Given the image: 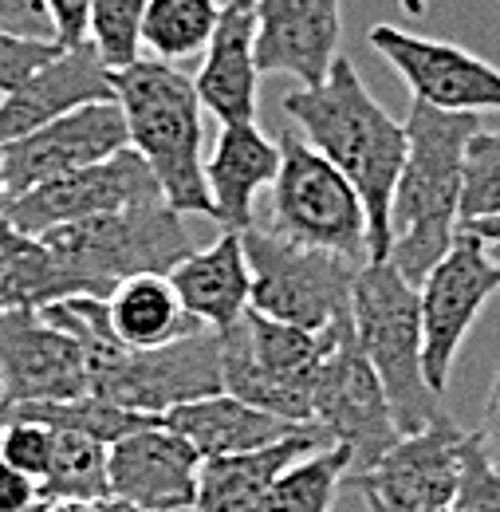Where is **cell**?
<instances>
[{
    "instance_id": "obj_1",
    "label": "cell",
    "mask_w": 500,
    "mask_h": 512,
    "mask_svg": "<svg viewBox=\"0 0 500 512\" xmlns=\"http://www.w3.org/2000/svg\"><path fill=\"white\" fill-rule=\"evenodd\" d=\"M284 115L304 130L323 158H331L367 205L371 260L390 253V201L406 162V123L390 119L359 67L339 56L323 83L296 87L284 95Z\"/></svg>"
},
{
    "instance_id": "obj_2",
    "label": "cell",
    "mask_w": 500,
    "mask_h": 512,
    "mask_svg": "<svg viewBox=\"0 0 500 512\" xmlns=\"http://www.w3.org/2000/svg\"><path fill=\"white\" fill-rule=\"evenodd\" d=\"M481 127H485L481 115L438 111L418 99L410 103L406 115L410 146L390 201V253H386V260L410 284H422L461 233L465 150Z\"/></svg>"
},
{
    "instance_id": "obj_3",
    "label": "cell",
    "mask_w": 500,
    "mask_h": 512,
    "mask_svg": "<svg viewBox=\"0 0 500 512\" xmlns=\"http://www.w3.org/2000/svg\"><path fill=\"white\" fill-rule=\"evenodd\" d=\"M111 87L123 107L130 150L150 166L170 209L182 217H213V197L205 186V107L193 79L182 67L142 56L111 71Z\"/></svg>"
},
{
    "instance_id": "obj_4",
    "label": "cell",
    "mask_w": 500,
    "mask_h": 512,
    "mask_svg": "<svg viewBox=\"0 0 500 512\" xmlns=\"http://www.w3.org/2000/svg\"><path fill=\"white\" fill-rule=\"evenodd\" d=\"M60 264L63 296H99L142 272L170 276L178 260H186L197 245L182 225V213L170 209L166 197L126 205L119 213H99L87 221L56 225L40 233Z\"/></svg>"
},
{
    "instance_id": "obj_5",
    "label": "cell",
    "mask_w": 500,
    "mask_h": 512,
    "mask_svg": "<svg viewBox=\"0 0 500 512\" xmlns=\"http://www.w3.org/2000/svg\"><path fill=\"white\" fill-rule=\"evenodd\" d=\"M351 323L363 355L390 398L402 434H418L438 422L441 394L422 367V300L390 260H367L351 288Z\"/></svg>"
},
{
    "instance_id": "obj_6",
    "label": "cell",
    "mask_w": 500,
    "mask_h": 512,
    "mask_svg": "<svg viewBox=\"0 0 500 512\" xmlns=\"http://www.w3.org/2000/svg\"><path fill=\"white\" fill-rule=\"evenodd\" d=\"M351 316L327 327L272 320L260 312H245L237 323L221 327V390L241 402L260 406L288 422H315L312 390L319 367L339 347Z\"/></svg>"
},
{
    "instance_id": "obj_7",
    "label": "cell",
    "mask_w": 500,
    "mask_h": 512,
    "mask_svg": "<svg viewBox=\"0 0 500 512\" xmlns=\"http://www.w3.org/2000/svg\"><path fill=\"white\" fill-rule=\"evenodd\" d=\"M276 142H280V174L268 197V213H272L268 229L296 245L367 264L371 237H367V205L359 190L308 138L280 130Z\"/></svg>"
},
{
    "instance_id": "obj_8",
    "label": "cell",
    "mask_w": 500,
    "mask_h": 512,
    "mask_svg": "<svg viewBox=\"0 0 500 512\" xmlns=\"http://www.w3.org/2000/svg\"><path fill=\"white\" fill-rule=\"evenodd\" d=\"M221 390V335L217 327H193L162 347H126L111 339L87 351V394L115 406L162 418L174 406Z\"/></svg>"
},
{
    "instance_id": "obj_9",
    "label": "cell",
    "mask_w": 500,
    "mask_h": 512,
    "mask_svg": "<svg viewBox=\"0 0 500 512\" xmlns=\"http://www.w3.org/2000/svg\"><path fill=\"white\" fill-rule=\"evenodd\" d=\"M241 237L252 268V312L300 327H327L351 316V288L363 264L296 245L256 221Z\"/></svg>"
},
{
    "instance_id": "obj_10",
    "label": "cell",
    "mask_w": 500,
    "mask_h": 512,
    "mask_svg": "<svg viewBox=\"0 0 500 512\" xmlns=\"http://www.w3.org/2000/svg\"><path fill=\"white\" fill-rule=\"evenodd\" d=\"M500 292V264L489 241H481L473 229L461 225L453 249L430 268V276L418 284L422 300V367L430 386L445 394L453 359L473 331L485 304Z\"/></svg>"
},
{
    "instance_id": "obj_11",
    "label": "cell",
    "mask_w": 500,
    "mask_h": 512,
    "mask_svg": "<svg viewBox=\"0 0 500 512\" xmlns=\"http://www.w3.org/2000/svg\"><path fill=\"white\" fill-rule=\"evenodd\" d=\"M312 418L351 449V473L371 469L402 438L390 398L378 383L371 359L355 339V323L343 331L331 359L319 367L312 390Z\"/></svg>"
},
{
    "instance_id": "obj_12",
    "label": "cell",
    "mask_w": 500,
    "mask_h": 512,
    "mask_svg": "<svg viewBox=\"0 0 500 512\" xmlns=\"http://www.w3.org/2000/svg\"><path fill=\"white\" fill-rule=\"evenodd\" d=\"M126 146H130V134H126L123 107L115 99L75 107L0 150V174H4L8 201L52 178L107 162Z\"/></svg>"
},
{
    "instance_id": "obj_13",
    "label": "cell",
    "mask_w": 500,
    "mask_h": 512,
    "mask_svg": "<svg viewBox=\"0 0 500 512\" xmlns=\"http://www.w3.org/2000/svg\"><path fill=\"white\" fill-rule=\"evenodd\" d=\"M465 438L469 434L449 414H441L426 430L402 434L371 469L347 473L343 485L355 493H371L398 512L453 509L457 485H461Z\"/></svg>"
},
{
    "instance_id": "obj_14",
    "label": "cell",
    "mask_w": 500,
    "mask_h": 512,
    "mask_svg": "<svg viewBox=\"0 0 500 512\" xmlns=\"http://www.w3.org/2000/svg\"><path fill=\"white\" fill-rule=\"evenodd\" d=\"M367 40L402 75V83L418 103H430L438 111H469V115L500 111V67L485 64L481 56L445 40L402 32L398 24H375Z\"/></svg>"
},
{
    "instance_id": "obj_15",
    "label": "cell",
    "mask_w": 500,
    "mask_h": 512,
    "mask_svg": "<svg viewBox=\"0 0 500 512\" xmlns=\"http://www.w3.org/2000/svg\"><path fill=\"white\" fill-rule=\"evenodd\" d=\"M162 197L150 166L126 146L115 158L107 162H95V166H83L75 174H63L52 178L36 190L20 193L4 205V217L24 229V233H48L56 225H71V221H87V217H99V213H119L126 205H138V201H154Z\"/></svg>"
},
{
    "instance_id": "obj_16",
    "label": "cell",
    "mask_w": 500,
    "mask_h": 512,
    "mask_svg": "<svg viewBox=\"0 0 500 512\" xmlns=\"http://www.w3.org/2000/svg\"><path fill=\"white\" fill-rule=\"evenodd\" d=\"M0 390L4 406L87 394V355L79 339L44 320L40 308H0Z\"/></svg>"
},
{
    "instance_id": "obj_17",
    "label": "cell",
    "mask_w": 500,
    "mask_h": 512,
    "mask_svg": "<svg viewBox=\"0 0 500 512\" xmlns=\"http://www.w3.org/2000/svg\"><path fill=\"white\" fill-rule=\"evenodd\" d=\"M256 67L260 75H292L315 87L343 56L339 0H256Z\"/></svg>"
},
{
    "instance_id": "obj_18",
    "label": "cell",
    "mask_w": 500,
    "mask_h": 512,
    "mask_svg": "<svg viewBox=\"0 0 500 512\" xmlns=\"http://www.w3.org/2000/svg\"><path fill=\"white\" fill-rule=\"evenodd\" d=\"M111 497L150 512L193 509L201 453L162 418L111 446Z\"/></svg>"
},
{
    "instance_id": "obj_19",
    "label": "cell",
    "mask_w": 500,
    "mask_h": 512,
    "mask_svg": "<svg viewBox=\"0 0 500 512\" xmlns=\"http://www.w3.org/2000/svg\"><path fill=\"white\" fill-rule=\"evenodd\" d=\"M103 99H115V87L111 67L103 64L95 44L87 40L75 48H60L48 64L0 95V150L75 107Z\"/></svg>"
},
{
    "instance_id": "obj_20",
    "label": "cell",
    "mask_w": 500,
    "mask_h": 512,
    "mask_svg": "<svg viewBox=\"0 0 500 512\" xmlns=\"http://www.w3.org/2000/svg\"><path fill=\"white\" fill-rule=\"evenodd\" d=\"M201 107L229 123H256V91H260V67H256V12L245 0H225L217 32L201 56V71L193 75Z\"/></svg>"
},
{
    "instance_id": "obj_21",
    "label": "cell",
    "mask_w": 500,
    "mask_h": 512,
    "mask_svg": "<svg viewBox=\"0 0 500 512\" xmlns=\"http://www.w3.org/2000/svg\"><path fill=\"white\" fill-rule=\"evenodd\" d=\"M335 438L319 426L304 422L296 434L280 438L276 446L252 449V453H233V457H213L201 461L197 473V497L189 512H256L268 485L300 457H308L315 449L331 446Z\"/></svg>"
},
{
    "instance_id": "obj_22",
    "label": "cell",
    "mask_w": 500,
    "mask_h": 512,
    "mask_svg": "<svg viewBox=\"0 0 500 512\" xmlns=\"http://www.w3.org/2000/svg\"><path fill=\"white\" fill-rule=\"evenodd\" d=\"M280 174V142L256 123L221 127L213 154L205 158V186L213 197V221L221 229H249L256 193Z\"/></svg>"
},
{
    "instance_id": "obj_23",
    "label": "cell",
    "mask_w": 500,
    "mask_h": 512,
    "mask_svg": "<svg viewBox=\"0 0 500 512\" xmlns=\"http://www.w3.org/2000/svg\"><path fill=\"white\" fill-rule=\"evenodd\" d=\"M182 308L205 327H229L249 312L252 300V268L245 256L241 229H221L213 245L193 249L170 272Z\"/></svg>"
},
{
    "instance_id": "obj_24",
    "label": "cell",
    "mask_w": 500,
    "mask_h": 512,
    "mask_svg": "<svg viewBox=\"0 0 500 512\" xmlns=\"http://www.w3.org/2000/svg\"><path fill=\"white\" fill-rule=\"evenodd\" d=\"M162 422L170 430H178L189 446L201 453V461L276 446L280 438H288L304 426V422H288V418H276L260 406H249L229 390L182 402L170 414H162Z\"/></svg>"
},
{
    "instance_id": "obj_25",
    "label": "cell",
    "mask_w": 500,
    "mask_h": 512,
    "mask_svg": "<svg viewBox=\"0 0 500 512\" xmlns=\"http://www.w3.org/2000/svg\"><path fill=\"white\" fill-rule=\"evenodd\" d=\"M107 308H111V327L126 347H162V343L182 339L193 327H201L182 308L174 280L162 272H142V276L123 280L111 292Z\"/></svg>"
},
{
    "instance_id": "obj_26",
    "label": "cell",
    "mask_w": 500,
    "mask_h": 512,
    "mask_svg": "<svg viewBox=\"0 0 500 512\" xmlns=\"http://www.w3.org/2000/svg\"><path fill=\"white\" fill-rule=\"evenodd\" d=\"M63 300L60 264L44 237L16 229L0 213V308H44Z\"/></svg>"
},
{
    "instance_id": "obj_27",
    "label": "cell",
    "mask_w": 500,
    "mask_h": 512,
    "mask_svg": "<svg viewBox=\"0 0 500 512\" xmlns=\"http://www.w3.org/2000/svg\"><path fill=\"white\" fill-rule=\"evenodd\" d=\"M225 0H150L142 16V56L186 67L205 56Z\"/></svg>"
},
{
    "instance_id": "obj_28",
    "label": "cell",
    "mask_w": 500,
    "mask_h": 512,
    "mask_svg": "<svg viewBox=\"0 0 500 512\" xmlns=\"http://www.w3.org/2000/svg\"><path fill=\"white\" fill-rule=\"evenodd\" d=\"M351 473V449L343 442L315 449L308 457L292 461L264 493L256 512H331L343 477Z\"/></svg>"
},
{
    "instance_id": "obj_29",
    "label": "cell",
    "mask_w": 500,
    "mask_h": 512,
    "mask_svg": "<svg viewBox=\"0 0 500 512\" xmlns=\"http://www.w3.org/2000/svg\"><path fill=\"white\" fill-rule=\"evenodd\" d=\"M4 414L12 418H36L52 430H71V434H87V438H99L107 446H115L119 438L158 422L150 414H138V410H126L115 406L99 394H79V398H60V402H24V406H4Z\"/></svg>"
},
{
    "instance_id": "obj_30",
    "label": "cell",
    "mask_w": 500,
    "mask_h": 512,
    "mask_svg": "<svg viewBox=\"0 0 500 512\" xmlns=\"http://www.w3.org/2000/svg\"><path fill=\"white\" fill-rule=\"evenodd\" d=\"M111 446L87 434L56 430V461L44 477V501L79 497V501H107L111 497Z\"/></svg>"
},
{
    "instance_id": "obj_31",
    "label": "cell",
    "mask_w": 500,
    "mask_h": 512,
    "mask_svg": "<svg viewBox=\"0 0 500 512\" xmlns=\"http://www.w3.org/2000/svg\"><path fill=\"white\" fill-rule=\"evenodd\" d=\"M150 0H91L87 40L111 71L142 60V16Z\"/></svg>"
},
{
    "instance_id": "obj_32",
    "label": "cell",
    "mask_w": 500,
    "mask_h": 512,
    "mask_svg": "<svg viewBox=\"0 0 500 512\" xmlns=\"http://www.w3.org/2000/svg\"><path fill=\"white\" fill-rule=\"evenodd\" d=\"M500 213V130H477L465 150L461 225Z\"/></svg>"
},
{
    "instance_id": "obj_33",
    "label": "cell",
    "mask_w": 500,
    "mask_h": 512,
    "mask_svg": "<svg viewBox=\"0 0 500 512\" xmlns=\"http://www.w3.org/2000/svg\"><path fill=\"white\" fill-rule=\"evenodd\" d=\"M0 457L44 485V477L52 473V461H56V430L44 426V422H36V418H12V414H4Z\"/></svg>"
},
{
    "instance_id": "obj_34",
    "label": "cell",
    "mask_w": 500,
    "mask_h": 512,
    "mask_svg": "<svg viewBox=\"0 0 500 512\" xmlns=\"http://www.w3.org/2000/svg\"><path fill=\"white\" fill-rule=\"evenodd\" d=\"M457 512H500V473L485 461L477 434L465 438L461 453V485H457Z\"/></svg>"
},
{
    "instance_id": "obj_35",
    "label": "cell",
    "mask_w": 500,
    "mask_h": 512,
    "mask_svg": "<svg viewBox=\"0 0 500 512\" xmlns=\"http://www.w3.org/2000/svg\"><path fill=\"white\" fill-rule=\"evenodd\" d=\"M60 52L56 40H28L0 28V95L12 91L20 79H28L36 67H44Z\"/></svg>"
},
{
    "instance_id": "obj_36",
    "label": "cell",
    "mask_w": 500,
    "mask_h": 512,
    "mask_svg": "<svg viewBox=\"0 0 500 512\" xmlns=\"http://www.w3.org/2000/svg\"><path fill=\"white\" fill-rule=\"evenodd\" d=\"M0 28L28 40H56L48 0H0Z\"/></svg>"
},
{
    "instance_id": "obj_37",
    "label": "cell",
    "mask_w": 500,
    "mask_h": 512,
    "mask_svg": "<svg viewBox=\"0 0 500 512\" xmlns=\"http://www.w3.org/2000/svg\"><path fill=\"white\" fill-rule=\"evenodd\" d=\"M44 505V485L0 457V512H36Z\"/></svg>"
},
{
    "instance_id": "obj_38",
    "label": "cell",
    "mask_w": 500,
    "mask_h": 512,
    "mask_svg": "<svg viewBox=\"0 0 500 512\" xmlns=\"http://www.w3.org/2000/svg\"><path fill=\"white\" fill-rule=\"evenodd\" d=\"M48 12H52V28H56V44L60 48L87 44L91 0H48Z\"/></svg>"
},
{
    "instance_id": "obj_39",
    "label": "cell",
    "mask_w": 500,
    "mask_h": 512,
    "mask_svg": "<svg viewBox=\"0 0 500 512\" xmlns=\"http://www.w3.org/2000/svg\"><path fill=\"white\" fill-rule=\"evenodd\" d=\"M477 446L485 453V461L500 473V371L489 390V402H485V418H481V430H477Z\"/></svg>"
},
{
    "instance_id": "obj_40",
    "label": "cell",
    "mask_w": 500,
    "mask_h": 512,
    "mask_svg": "<svg viewBox=\"0 0 500 512\" xmlns=\"http://www.w3.org/2000/svg\"><path fill=\"white\" fill-rule=\"evenodd\" d=\"M36 512H107L103 501H79V497H56V501H44Z\"/></svg>"
},
{
    "instance_id": "obj_41",
    "label": "cell",
    "mask_w": 500,
    "mask_h": 512,
    "mask_svg": "<svg viewBox=\"0 0 500 512\" xmlns=\"http://www.w3.org/2000/svg\"><path fill=\"white\" fill-rule=\"evenodd\" d=\"M465 229H473L481 241H489V245H500V213L493 217H477V221H469Z\"/></svg>"
},
{
    "instance_id": "obj_42",
    "label": "cell",
    "mask_w": 500,
    "mask_h": 512,
    "mask_svg": "<svg viewBox=\"0 0 500 512\" xmlns=\"http://www.w3.org/2000/svg\"><path fill=\"white\" fill-rule=\"evenodd\" d=\"M363 505H367V512H398V509H390V505H382L371 493H363ZM434 512H457V509H434Z\"/></svg>"
},
{
    "instance_id": "obj_43",
    "label": "cell",
    "mask_w": 500,
    "mask_h": 512,
    "mask_svg": "<svg viewBox=\"0 0 500 512\" xmlns=\"http://www.w3.org/2000/svg\"><path fill=\"white\" fill-rule=\"evenodd\" d=\"M103 509L107 512H150V509H138V505H126V501H119V497H107Z\"/></svg>"
},
{
    "instance_id": "obj_44",
    "label": "cell",
    "mask_w": 500,
    "mask_h": 512,
    "mask_svg": "<svg viewBox=\"0 0 500 512\" xmlns=\"http://www.w3.org/2000/svg\"><path fill=\"white\" fill-rule=\"evenodd\" d=\"M4 205H8V190H4V174H0V213H4Z\"/></svg>"
},
{
    "instance_id": "obj_45",
    "label": "cell",
    "mask_w": 500,
    "mask_h": 512,
    "mask_svg": "<svg viewBox=\"0 0 500 512\" xmlns=\"http://www.w3.org/2000/svg\"><path fill=\"white\" fill-rule=\"evenodd\" d=\"M489 249H493V256H497V264H500V245H489Z\"/></svg>"
},
{
    "instance_id": "obj_46",
    "label": "cell",
    "mask_w": 500,
    "mask_h": 512,
    "mask_svg": "<svg viewBox=\"0 0 500 512\" xmlns=\"http://www.w3.org/2000/svg\"><path fill=\"white\" fill-rule=\"evenodd\" d=\"M0 410H4V390H0Z\"/></svg>"
},
{
    "instance_id": "obj_47",
    "label": "cell",
    "mask_w": 500,
    "mask_h": 512,
    "mask_svg": "<svg viewBox=\"0 0 500 512\" xmlns=\"http://www.w3.org/2000/svg\"><path fill=\"white\" fill-rule=\"evenodd\" d=\"M0 426H4V410H0Z\"/></svg>"
},
{
    "instance_id": "obj_48",
    "label": "cell",
    "mask_w": 500,
    "mask_h": 512,
    "mask_svg": "<svg viewBox=\"0 0 500 512\" xmlns=\"http://www.w3.org/2000/svg\"><path fill=\"white\" fill-rule=\"evenodd\" d=\"M245 4H256V0H245Z\"/></svg>"
}]
</instances>
